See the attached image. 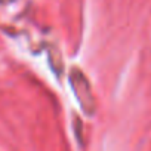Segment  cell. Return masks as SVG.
I'll return each instance as SVG.
<instances>
[{
	"label": "cell",
	"mask_w": 151,
	"mask_h": 151,
	"mask_svg": "<svg viewBox=\"0 0 151 151\" xmlns=\"http://www.w3.org/2000/svg\"><path fill=\"white\" fill-rule=\"evenodd\" d=\"M73 88H74V92L77 93V98L79 101L82 102V105L85 108H89L92 107V96H91V91H89V85L88 82L85 80L83 76H79L77 70L73 73Z\"/></svg>",
	"instance_id": "cell-1"
}]
</instances>
